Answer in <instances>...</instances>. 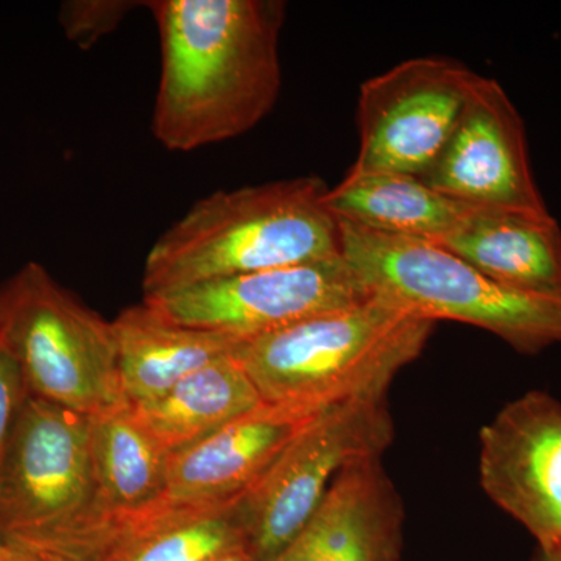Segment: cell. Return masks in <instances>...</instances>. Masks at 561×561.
<instances>
[{
  "label": "cell",
  "instance_id": "e0dca14e",
  "mask_svg": "<svg viewBox=\"0 0 561 561\" xmlns=\"http://www.w3.org/2000/svg\"><path fill=\"white\" fill-rule=\"evenodd\" d=\"M236 354L191 373L157 400L131 405L169 454L183 451L262 404Z\"/></svg>",
  "mask_w": 561,
  "mask_h": 561
},
{
  "label": "cell",
  "instance_id": "8992f818",
  "mask_svg": "<svg viewBox=\"0 0 561 561\" xmlns=\"http://www.w3.org/2000/svg\"><path fill=\"white\" fill-rule=\"evenodd\" d=\"M393 432L387 398L332 405L309 423L238 504L254 561L279 556L305 529L337 476L357 461L379 459Z\"/></svg>",
  "mask_w": 561,
  "mask_h": 561
},
{
  "label": "cell",
  "instance_id": "9a60e30c",
  "mask_svg": "<svg viewBox=\"0 0 561 561\" xmlns=\"http://www.w3.org/2000/svg\"><path fill=\"white\" fill-rule=\"evenodd\" d=\"M111 324L122 393L130 405L157 400L191 373L232 356L243 345L230 335L173 323L146 301L124 309Z\"/></svg>",
  "mask_w": 561,
  "mask_h": 561
},
{
  "label": "cell",
  "instance_id": "ac0fdd59",
  "mask_svg": "<svg viewBox=\"0 0 561 561\" xmlns=\"http://www.w3.org/2000/svg\"><path fill=\"white\" fill-rule=\"evenodd\" d=\"M91 449L95 494L83 513L139 511L164 500L171 454L130 404L92 416Z\"/></svg>",
  "mask_w": 561,
  "mask_h": 561
},
{
  "label": "cell",
  "instance_id": "7c38bea8",
  "mask_svg": "<svg viewBox=\"0 0 561 561\" xmlns=\"http://www.w3.org/2000/svg\"><path fill=\"white\" fill-rule=\"evenodd\" d=\"M327 409L262 402L197 445L171 454L165 496L180 504H238Z\"/></svg>",
  "mask_w": 561,
  "mask_h": 561
},
{
  "label": "cell",
  "instance_id": "ffe728a7",
  "mask_svg": "<svg viewBox=\"0 0 561 561\" xmlns=\"http://www.w3.org/2000/svg\"><path fill=\"white\" fill-rule=\"evenodd\" d=\"M147 2L138 0H66L58 10V22L70 43L90 50L99 41L119 28L128 14Z\"/></svg>",
  "mask_w": 561,
  "mask_h": 561
},
{
  "label": "cell",
  "instance_id": "7402d4cb",
  "mask_svg": "<svg viewBox=\"0 0 561 561\" xmlns=\"http://www.w3.org/2000/svg\"><path fill=\"white\" fill-rule=\"evenodd\" d=\"M0 561H41L33 557L32 553L22 551L20 548L9 545L3 541L2 559Z\"/></svg>",
  "mask_w": 561,
  "mask_h": 561
},
{
  "label": "cell",
  "instance_id": "ba28073f",
  "mask_svg": "<svg viewBox=\"0 0 561 561\" xmlns=\"http://www.w3.org/2000/svg\"><path fill=\"white\" fill-rule=\"evenodd\" d=\"M92 416L27 394L0 461V538L72 522L94 501Z\"/></svg>",
  "mask_w": 561,
  "mask_h": 561
},
{
  "label": "cell",
  "instance_id": "5bb4252c",
  "mask_svg": "<svg viewBox=\"0 0 561 561\" xmlns=\"http://www.w3.org/2000/svg\"><path fill=\"white\" fill-rule=\"evenodd\" d=\"M430 242L513 289L561 298V227L551 213L476 208Z\"/></svg>",
  "mask_w": 561,
  "mask_h": 561
},
{
  "label": "cell",
  "instance_id": "2e32d148",
  "mask_svg": "<svg viewBox=\"0 0 561 561\" xmlns=\"http://www.w3.org/2000/svg\"><path fill=\"white\" fill-rule=\"evenodd\" d=\"M324 206L335 219L367 230L434 241L453 231L472 206L435 191L419 176L394 172H346L330 187Z\"/></svg>",
  "mask_w": 561,
  "mask_h": 561
},
{
  "label": "cell",
  "instance_id": "7a4b0ae2",
  "mask_svg": "<svg viewBox=\"0 0 561 561\" xmlns=\"http://www.w3.org/2000/svg\"><path fill=\"white\" fill-rule=\"evenodd\" d=\"M319 176L219 191L160 236L144 265V297L342 256L341 225Z\"/></svg>",
  "mask_w": 561,
  "mask_h": 561
},
{
  "label": "cell",
  "instance_id": "d6986e66",
  "mask_svg": "<svg viewBox=\"0 0 561 561\" xmlns=\"http://www.w3.org/2000/svg\"><path fill=\"white\" fill-rule=\"evenodd\" d=\"M239 504V502H238ZM238 504L198 513L151 535L119 561H214L245 546Z\"/></svg>",
  "mask_w": 561,
  "mask_h": 561
},
{
  "label": "cell",
  "instance_id": "5b68a950",
  "mask_svg": "<svg viewBox=\"0 0 561 561\" xmlns=\"http://www.w3.org/2000/svg\"><path fill=\"white\" fill-rule=\"evenodd\" d=\"M0 334L32 397L81 415L124 408L113 324L31 262L0 289Z\"/></svg>",
  "mask_w": 561,
  "mask_h": 561
},
{
  "label": "cell",
  "instance_id": "3957f363",
  "mask_svg": "<svg viewBox=\"0 0 561 561\" xmlns=\"http://www.w3.org/2000/svg\"><path fill=\"white\" fill-rule=\"evenodd\" d=\"M435 321L370 291L243 343L236 356L262 401L332 408L387 398L391 381L426 348Z\"/></svg>",
  "mask_w": 561,
  "mask_h": 561
},
{
  "label": "cell",
  "instance_id": "4fadbf2b",
  "mask_svg": "<svg viewBox=\"0 0 561 561\" xmlns=\"http://www.w3.org/2000/svg\"><path fill=\"white\" fill-rule=\"evenodd\" d=\"M402 507L379 459L350 465L298 537L272 561H398Z\"/></svg>",
  "mask_w": 561,
  "mask_h": 561
},
{
  "label": "cell",
  "instance_id": "44dd1931",
  "mask_svg": "<svg viewBox=\"0 0 561 561\" xmlns=\"http://www.w3.org/2000/svg\"><path fill=\"white\" fill-rule=\"evenodd\" d=\"M27 394L20 365L0 334V461Z\"/></svg>",
  "mask_w": 561,
  "mask_h": 561
},
{
  "label": "cell",
  "instance_id": "30bf717a",
  "mask_svg": "<svg viewBox=\"0 0 561 561\" xmlns=\"http://www.w3.org/2000/svg\"><path fill=\"white\" fill-rule=\"evenodd\" d=\"M421 180L472 208L549 213L522 114L500 81L479 73L456 130Z\"/></svg>",
  "mask_w": 561,
  "mask_h": 561
},
{
  "label": "cell",
  "instance_id": "6da1fadb",
  "mask_svg": "<svg viewBox=\"0 0 561 561\" xmlns=\"http://www.w3.org/2000/svg\"><path fill=\"white\" fill-rule=\"evenodd\" d=\"M161 73L151 131L171 151L239 138L280 91L283 0H150Z\"/></svg>",
  "mask_w": 561,
  "mask_h": 561
},
{
  "label": "cell",
  "instance_id": "cb8c5ba5",
  "mask_svg": "<svg viewBox=\"0 0 561 561\" xmlns=\"http://www.w3.org/2000/svg\"><path fill=\"white\" fill-rule=\"evenodd\" d=\"M535 561H561V551H556V549H538V556Z\"/></svg>",
  "mask_w": 561,
  "mask_h": 561
},
{
  "label": "cell",
  "instance_id": "277c9868",
  "mask_svg": "<svg viewBox=\"0 0 561 561\" xmlns=\"http://www.w3.org/2000/svg\"><path fill=\"white\" fill-rule=\"evenodd\" d=\"M341 225L342 256L370 291L437 323L460 321L535 356L561 345V298L513 289L424 239Z\"/></svg>",
  "mask_w": 561,
  "mask_h": 561
},
{
  "label": "cell",
  "instance_id": "d4e9b609",
  "mask_svg": "<svg viewBox=\"0 0 561 561\" xmlns=\"http://www.w3.org/2000/svg\"><path fill=\"white\" fill-rule=\"evenodd\" d=\"M3 540L0 538V559H2Z\"/></svg>",
  "mask_w": 561,
  "mask_h": 561
},
{
  "label": "cell",
  "instance_id": "603a6c76",
  "mask_svg": "<svg viewBox=\"0 0 561 561\" xmlns=\"http://www.w3.org/2000/svg\"><path fill=\"white\" fill-rule=\"evenodd\" d=\"M214 561H254V559L247 551L245 546H241V548L232 549V551L224 553V556Z\"/></svg>",
  "mask_w": 561,
  "mask_h": 561
},
{
  "label": "cell",
  "instance_id": "9c48e42d",
  "mask_svg": "<svg viewBox=\"0 0 561 561\" xmlns=\"http://www.w3.org/2000/svg\"><path fill=\"white\" fill-rule=\"evenodd\" d=\"M370 290L343 256L195 284L144 297L173 323L219 332L242 343L348 308Z\"/></svg>",
  "mask_w": 561,
  "mask_h": 561
},
{
  "label": "cell",
  "instance_id": "8fae6325",
  "mask_svg": "<svg viewBox=\"0 0 561 561\" xmlns=\"http://www.w3.org/2000/svg\"><path fill=\"white\" fill-rule=\"evenodd\" d=\"M481 485L538 542L561 551V402L527 391L481 430Z\"/></svg>",
  "mask_w": 561,
  "mask_h": 561
},
{
  "label": "cell",
  "instance_id": "52a82bcc",
  "mask_svg": "<svg viewBox=\"0 0 561 561\" xmlns=\"http://www.w3.org/2000/svg\"><path fill=\"white\" fill-rule=\"evenodd\" d=\"M476 77L459 61L419 57L364 81L359 151L348 171L423 179L456 130Z\"/></svg>",
  "mask_w": 561,
  "mask_h": 561
}]
</instances>
